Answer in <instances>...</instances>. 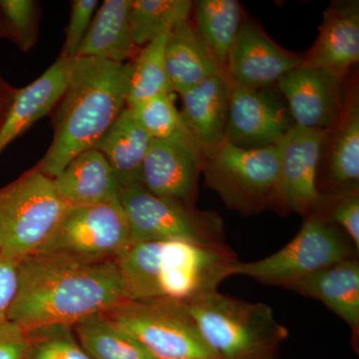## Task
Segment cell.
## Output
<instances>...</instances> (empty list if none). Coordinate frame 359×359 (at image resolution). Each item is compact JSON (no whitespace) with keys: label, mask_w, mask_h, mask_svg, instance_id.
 <instances>
[{"label":"cell","mask_w":359,"mask_h":359,"mask_svg":"<svg viewBox=\"0 0 359 359\" xmlns=\"http://www.w3.org/2000/svg\"><path fill=\"white\" fill-rule=\"evenodd\" d=\"M127 301L115 259H92L39 252L18 263V285L7 320L26 332L73 327Z\"/></svg>","instance_id":"6da1fadb"},{"label":"cell","mask_w":359,"mask_h":359,"mask_svg":"<svg viewBox=\"0 0 359 359\" xmlns=\"http://www.w3.org/2000/svg\"><path fill=\"white\" fill-rule=\"evenodd\" d=\"M181 304L219 359H252L285 332L268 306L218 292Z\"/></svg>","instance_id":"5b68a950"},{"label":"cell","mask_w":359,"mask_h":359,"mask_svg":"<svg viewBox=\"0 0 359 359\" xmlns=\"http://www.w3.org/2000/svg\"><path fill=\"white\" fill-rule=\"evenodd\" d=\"M69 205L53 180L28 170L0 188V252L20 263L39 252L53 235Z\"/></svg>","instance_id":"277c9868"},{"label":"cell","mask_w":359,"mask_h":359,"mask_svg":"<svg viewBox=\"0 0 359 359\" xmlns=\"http://www.w3.org/2000/svg\"><path fill=\"white\" fill-rule=\"evenodd\" d=\"M175 100L176 95L172 92L129 104L126 107L137 124L153 140L191 137L184 126Z\"/></svg>","instance_id":"f1b7e54d"},{"label":"cell","mask_w":359,"mask_h":359,"mask_svg":"<svg viewBox=\"0 0 359 359\" xmlns=\"http://www.w3.org/2000/svg\"><path fill=\"white\" fill-rule=\"evenodd\" d=\"M25 359H92L73 334L72 327L51 325L28 332Z\"/></svg>","instance_id":"4dcf8cb0"},{"label":"cell","mask_w":359,"mask_h":359,"mask_svg":"<svg viewBox=\"0 0 359 359\" xmlns=\"http://www.w3.org/2000/svg\"><path fill=\"white\" fill-rule=\"evenodd\" d=\"M330 131L294 125L276 144L280 165L276 204L285 211L308 214L316 211L323 202L316 177Z\"/></svg>","instance_id":"8fae6325"},{"label":"cell","mask_w":359,"mask_h":359,"mask_svg":"<svg viewBox=\"0 0 359 359\" xmlns=\"http://www.w3.org/2000/svg\"><path fill=\"white\" fill-rule=\"evenodd\" d=\"M98 7L97 0L71 1L69 22L66 27L65 45L59 56L67 60L77 57L78 51Z\"/></svg>","instance_id":"1f68e13d"},{"label":"cell","mask_w":359,"mask_h":359,"mask_svg":"<svg viewBox=\"0 0 359 359\" xmlns=\"http://www.w3.org/2000/svg\"><path fill=\"white\" fill-rule=\"evenodd\" d=\"M29 344L25 330L13 321L0 320V359H25Z\"/></svg>","instance_id":"836d02e7"},{"label":"cell","mask_w":359,"mask_h":359,"mask_svg":"<svg viewBox=\"0 0 359 359\" xmlns=\"http://www.w3.org/2000/svg\"><path fill=\"white\" fill-rule=\"evenodd\" d=\"M132 0H105L97 9L77 57L128 63L140 50L130 23ZM76 57V58H77Z\"/></svg>","instance_id":"ffe728a7"},{"label":"cell","mask_w":359,"mask_h":359,"mask_svg":"<svg viewBox=\"0 0 359 359\" xmlns=\"http://www.w3.org/2000/svg\"><path fill=\"white\" fill-rule=\"evenodd\" d=\"M278 165V145L243 148L224 141L205 158L202 171L226 205L252 212L276 204Z\"/></svg>","instance_id":"ba28073f"},{"label":"cell","mask_w":359,"mask_h":359,"mask_svg":"<svg viewBox=\"0 0 359 359\" xmlns=\"http://www.w3.org/2000/svg\"><path fill=\"white\" fill-rule=\"evenodd\" d=\"M69 62L59 56L41 76L16 90L13 103L0 125V154L32 125L50 114L66 88Z\"/></svg>","instance_id":"ac0fdd59"},{"label":"cell","mask_w":359,"mask_h":359,"mask_svg":"<svg viewBox=\"0 0 359 359\" xmlns=\"http://www.w3.org/2000/svg\"><path fill=\"white\" fill-rule=\"evenodd\" d=\"M103 314L154 359H219L181 304L126 301Z\"/></svg>","instance_id":"52a82bcc"},{"label":"cell","mask_w":359,"mask_h":359,"mask_svg":"<svg viewBox=\"0 0 359 359\" xmlns=\"http://www.w3.org/2000/svg\"><path fill=\"white\" fill-rule=\"evenodd\" d=\"M0 39H4V32H2L1 23H0Z\"/></svg>","instance_id":"8d00e7d4"},{"label":"cell","mask_w":359,"mask_h":359,"mask_svg":"<svg viewBox=\"0 0 359 359\" xmlns=\"http://www.w3.org/2000/svg\"><path fill=\"white\" fill-rule=\"evenodd\" d=\"M190 0H132L130 23L135 44L141 48L190 18Z\"/></svg>","instance_id":"83f0119b"},{"label":"cell","mask_w":359,"mask_h":359,"mask_svg":"<svg viewBox=\"0 0 359 359\" xmlns=\"http://www.w3.org/2000/svg\"><path fill=\"white\" fill-rule=\"evenodd\" d=\"M302 61V55L276 43L256 21L244 20L229 54L226 76L242 88L268 89Z\"/></svg>","instance_id":"7c38bea8"},{"label":"cell","mask_w":359,"mask_h":359,"mask_svg":"<svg viewBox=\"0 0 359 359\" xmlns=\"http://www.w3.org/2000/svg\"><path fill=\"white\" fill-rule=\"evenodd\" d=\"M52 180L69 205L102 204L118 199L121 192L114 172L95 148L75 156Z\"/></svg>","instance_id":"d6986e66"},{"label":"cell","mask_w":359,"mask_h":359,"mask_svg":"<svg viewBox=\"0 0 359 359\" xmlns=\"http://www.w3.org/2000/svg\"><path fill=\"white\" fill-rule=\"evenodd\" d=\"M347 259H353V249L344 233L327 216L314 211L299 233L283 249L259 261L236 262L231 275L249 276L266 285L285 287Z\"/></svg>","instance_id":"8992f818"},{"label":"cell","mask_w":359,"mask_h":359,"mask_svg":"<svg viewBox=\"0 0 359 359\" xmlns=\"http://www.w3.org/2000/svg\"><path fill=\"white\" fill-rule=\"evenodd\" d=\"M231 83L216 74L180 94L182 121L204 159L226 141Z\"/></svg>","instance_id":"e0dca14e"},{"label":"cell","mask_w":359,"mask_h":359,"mask_svg":"<svg viewBox=\"0 0 359 359\" xmlns=\"http://www.w3.org/2000/svg\"><path fill=\"white\" fill-rule=\"evenodd\" d=\"M327 218L344 229L353 245L359 250V195L358 190L337 194L330 205Z\"/></svg>","instance_id":"d6a6232c"},{"label":"cell","mask_w":359,"mask_h":359,"mask_svg":"<svg viewBox=\"0 0 359 359\" xmlns=\"http://www.w3.org/2000/svg\"><path fill=\"white\" fill-rule=\"evenodd\" d=\"M164 60L168 80L174 93H184L208 78L221 74L190 20L179 23L170 32L165 45Z\"/></svg>","instance_id":"7402d4cb"},{"label":"cell","mask_w":359,"mask_h":359,"mask_svg":"<svg viewBox=\"0 0 359 359\" xmlns=\"http://www.w3.org/2000/svg\"><path fill=\"white\" fill-rule=\"evenodd\" d=\"M72 330L80 346L92 359H154L136 339L116 327L103 313L78 321Z\"/></svg>","instance_id":"484cf974"},{"label":"cell","mask_w":359,"mask_h":359,"mask_svg":"<svg viewBox=\"0 0 359 359\" xmlns=\"http://www.w3.org/2000/svg\"><path fill=\"white\" fill-rule=\"evenodd\" d=\"M327 179L335 193L358 190L359 98L358 89L347 95L339 120L330 129Z\"/></svg>","instance_id":"cb8c5ba5"},{"label":"cell","mask_w":359,"mask_h":359,"mask_svg":"<svg viewBox=\"0 0 359 359\" xmlns=\"http://www.w3.org/2000/svg\"><path fill=\"white\" fill-rule=\"evenodd\" d=\"M115 261L127 301L187 304L218 292L237 259L219 244L163 241L130 245Z\"/></svg>","instance_id":"3957f363"},{"label":"cell","mask_w":359,"mask_h":359,"mask_svg":"<svg viewBox=\"0 0 359 359\" xmlns=\"http://www.w3.org/2000/svg\"><path fill=\"white\" fill-rule=\"evenodd\" d=\"M359 61V2L332 1L323 13L320 33L302 66L321 69L344 79Z\"/></svg>","instance_id":"2e32d148"},{"label":"cell","mask_w":359,"mask_h":359,"mask_svg":"<svg viewBox=\"0 0 359 359\" xmlns=\"http://www.w3.org/2000/svg\"><path fill=\"white\" fill-rule=\"evenodd\" d=\"M18 285V263L0 252V320H7Z\"/></svg>","instance_id":"e575fe53"},{"label":"cell","mask_w":359,"mask_h":359,"mask_svg":"<svg viewBox=\"0 0 359 359\" xmlns=\"http://www.w3.org/2000/svg\"><path fill=\"white\" fill-rule=\"evenodd\" d=\"M169 33H163L141 47L136 56L129 61L127 105L173 92L168 80L164 60L165 45Z\"/></svg>","instance_id":"4316f807"},{"label":"cell","mask_w":359,"mask_h":359,"mask_svg":"<svg viewBox=\"0 0 359 359\" xmlns=\"http://www.w3.org/2000/svg\"><path fill=\"white\" fill-rule=\"evenodd\" d=\"M204 155L191 137L152 140L144 160L142 186L159 197L191 204Z\"/></svg>","instance_id":"9a60e30c"},{"label":"cell","mask_w":359,"mask_h":359,"mask_svg":"<svg viewBox=\"0 0 359 359\" xmlns=\"http://www.w3.org/2000/svg\"><path fill=\"white\" fill-rule=\"evenodd\" d=\"M39 18L37 1L0 0V23L4 39L11 40L22 51H29L36 44Z\"/></svg>","instance_id":"f546056e"},{"label":"cell","mask_w":359,"mask_h":359,"mask_svg":"<svg viewBox=\"0 0 359 359\" xmlns=\"http://www.w3.org/2000/svg\"><path fill=\"white\" fill-rule=\"evenodd\" d=\"M128 63L70 60L67 83L52 116L53 140L34 168L53 179L75 156L95 148L127 105Z\"/></svg>","instance_id":"7a4b0ae2"},{"label":"cell","mask_w":359,"mask_h":359,"mask_svg":"<svg viewBox=\"0 0 359 359\" xmlns=\"http://www.w3.org/2000/svg\"><path fill=\"white\" fill-rule=\"evenodd\" d=\"M243 20L242 6L236 0L196 2L194 26L224 76L229 54Z\"/></svg>","instance_id":"d4e9b609"},{"label":"cell","mask_w":359,"mask_h":359,"mask_svg":"<svg viewBox=\"0 0 359 359\" xmlns=\"http://www.w3.org/2000/svg\"><path fill=\"white\" fill-rule=\"evenodd\" d=\"M325 304L354 330L359 327V264L347 259L285 285Z\"/></svg>","instance_id":"44dd1931"},{"label":"cell","mask_w":359,"mask_h":359,"mask_svg":"<svg viewBox=\"0 0 359 359\" xmlns=\"http://www.w3.org/2000/svg\"><path fill=\"white\" fill-rule=\"evenodd\" d=\"M130 231V245L163 241L219 244L221 221L192 204L159 197L143 186L120 192Z\"/></svg>","instance_id":"9c48e42d"},{"label":"cell","mask_w":359,"mask_h":359,"mask_svg":"<svg viewBox=\"0 0 359 359\" xmlns=\"http://www.w3.org/2000/svg\"><path fill=\"white\" fill-rule=\"evenodd\" d=\"M153 139L137 124L127 107L97 143L122 190L142 186L144 160Z\"/></svg>","instance_id":"603a6c76"},{"label":"cell","mask_w":359,"mask_h":359,"mask_svg":"<svg viewBox=\"0 0 359 359\" xmlns=\"http://www.w3.org/2000/svg\"><path fill=\"white\" fill-rule=\"evenodd\" d=\"M16 90L11 84L4 81L0 78V125L6 117L7 111L11 107L14 96H15Z\"/></svg>","instance_id":"d590c367"},{"label":"cell","mask_w":359,"mask_h":359,"mask_svg":"<svg viewBox=\"0 0 359 359\" xmlns=\"http://www.w3.org/2000/svg\"><path fill=\"white\" fill-rule=\"evenodd\" d=\"M0 78H1V77H0Z\"/></svg>","instance_id":"74e56055"},{"label":"cell","mask_w":359,"mask_h":359,"mask_svg":"<svg viewBox=\"0 0 359 359\" xmlns=\"http://www.w3.org/2000/svg\"><path fill=\"white\" fill-rule=\"evenodd\" d=\"M294 120L304 128L330 130L344 103L342 80L321 69L299 66L276 84Z\"/></svg>","instance_id":"5bb4252c"},{"label":"cell","mask_w":359,"mask_h":359,"mask_svg":"<svg viewBox=\"0 0 359 359\" xmlns=\"http://www.w3.org/2000/svg\"><path fill=\"white\" fill-rule=\"evenodd\" d=\"M294 125L287 104L275 94L231 83L226 141L243 148L275 146Z\"/></svg>","instance_id":"4fadbf2b"},{"label":"cell","mask_w":359,"mask_h":359,"mask_svg":"<svg viewBox=\"0 0 359 359\" xmlns=\"http://www.w3.org/2000/svg\"><path fill=\"white\" fill-rule=\"evenodd\" d=\"M129 245L128 221L118 198L102 204L69 205L39 252L98 261L116 259Z\"/></svg>","instance_id":"30bf717a"}]
</instances>
